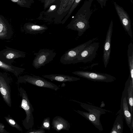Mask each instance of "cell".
Masks as SVG:
<instances>
[{
	"label": "cell",
	"mask_w": 133,
	"mask_h": 133,
	"mask_svg": "<svg viewBox=\"0 0 133 133\" xmlns=\"http://www.w3.org/2000/svg\"><path fill=\"white\" fill-rule=\"evenodd\" d=\"M92 2L85 1L75 15L67 25L68 29L78 32V35L81 36L90 27L89 20L91 14L90 7Z\"/></svg>",
	"instance_id": "1"
},
{
	"label": "cell",
	"mask_w": 133,
	"mask_h": 133,
	"mask_svg": "<svg viewBox=\"0 0 133 133\" xmlns=\"http://www.w3.org/2000/svg\"><path fill=\"white\" fill-rule=\"evenodd\" d=\"M77 102L83 108L88 112L78 110H74L90 121L99 131H102L103 129L100 121L101 116L105 114L108 111L92 105Z\"/></svg>",
	"instance_id": "2"
},
{
	"label": "cell",
	"mask_w": 133,
	"mask_h": 133,
	"mask_svg": "<svg viewBox=\"0 0 133 133\" xmlns=\"http://www.w3.org/2000/svg\"><path fill=\"white\" fill-rule=\"evenodd\" d=\"M18 90L19 96L21 98L19 107L24 110L26 115L22 124L26 129L29 130L32 128L34 124L32 114L34 109L29 100L26 91L21 87L18 88Z\"/></svg>",
	"instance_id": "3"
},
{
	"label": "cell",
	"mask_w": 133,
	"mask_h": 133,
	"mask_svg": "<svg viewBox=\"0 0 133 133\" xmlns=\"http://www.w3.org/2000/svg\"><path fill=\"white\" fill-rule=\"evenodd\" d=\"M131 79L129 75L128 78L125 82L121 97L120 109L122 112L124 119L127 125L129 128L131 133H133V117L130 111L128 102V89Z\"/></svg>",
	"instance_id": "4"
},
{
	"label": "cell",
	"mask_w": 133,
	"mask_h": 133,
	"mask_svg": "<svg viewBox=\"0 0 133 133\" xmlns=\"http://www.w3.org/2000/svg\"><path fill=\"white\" fill-rule=\"evenodd\" d=\"M17 82L18 83H28L37 86L50 89L56 91L60 89L55 84L43 78L35 75H26L19 76L18 77Z\"/></svg>",
	"instance_id": "5"
},
{
	"label": "cell",
	"mask_w": 133,
	"mask_h": 133,
	"mask_svg": "<svg viewBox=\"0 0 133 133\" xmlns=\"http://www.w3.org/2000/svg\"><path fill=\"white\" fill-rule=\"evenodd\" d=\"M72 73L80 77L95 82H111L116 79L115 77L105 73L83 71H75Z\"/></svg>",
	"instance_id": "6"
},
{
	"label": "cell",
	"mask_w": 133,
	"mask_h": 133,
	"mask_svg": "<svg viewBox=\"0 0 133 133\" xmlns=\"http://www.w3.org/2000/svg\"><path fill=\"white\" fill-rule=\"evenodd\" d=\"M56 54L53 50L40 49L38 52L34 53L36 56L33 61L32 65L36 69L40 68L52 61Z\"/></svg>",
	"instance_id": "7"
},
{
	"label": "cell",
	"mask_w": 133,
	"mask_h": 133,
	"mask_svg": "<svg viewBox=\"0 0 133 133\" xmlns=\"http://www.w3.org/2000/svg\"><path fill=\"white\" fill-rule=\"evenodd\" d=\"M11 78L5 72L0 71V93L6 104L11 106L10 84Z\"/></svg>",
	"instance_id": "8"
},
{
	"label": "cell",
	"mask_w": 133,
	"mask_h": 133,
	"mask_svg": "<svg viewBox=\"0 0 133 133\" xmlns=\"http://www.w3.org/2000/svg\"><path fill=\"white\" fill-rule=\"evenodd\" d=\"M95 39L90 40L87 42L66 52L61 57L60 62L64 64L76 63V57L79 54L86 46L92 43Z\"/></svg>",
	"instance_id": "9"
},
{
	"label": "cell",
	"mask_w": 133,
	"mask_h": 133,
	"mask_svg": "<svg viewBox=\"0 0 133 133\" xmlns=\"http://www.w3.org/2000/svg\"><path fill=\"white\" fill-rule=\"evenodd\" d=\"M99 46V42H95L86 46L77 56L75 63H86L92 60L96 56Z\"/></svg>",
	"instance_id": "10"
},
{
	"label": "cell",
	"mask_w": 133,
	"mask_h": 133,
	"mask_svg": "<svg viewBox=\"0 0 133 133\" xmlns=\"http://www.w3.org/2000/svg\"><path fill=\"white\" fill-rule=\"evenodd\" d=\"M5 48L0 51V60L11 65L16 58L25 57L26 53L5 46Z\"/></svg>",
	"instance_id": "11"
},
{
	"label": "cell",
	"mask_w": 133,
	"mask_h": 133,
	"mask_svg": "<svg viewBox=\"0 0 133 133\" xmlns=\"http://www.w3.org/2000/svg\"><path fill=\"white\" fill-rule=\"evenodd\" d=\"M115 8L122 24L125 30L131 38L132 37L131 20L127 13L123 8L114 2Z\"/></svg>",
	"instance_id": "12"
},
{
	"label": "cell",
	"mask_w": 133,
	"mask_h": 133,
	"mask_svg": "<svg viewBox=\"0 0 133 133\" xmlns=\"http://www.w3.org/2000/svg\"><path fill=\"white\" fill-rule=\"evenodd\" d=\"M113 27V22L112 20L107 32L104 46L103 60L104 66L105 68L107 66L110 58Z\"/></svg>",
	"instance_id": "13"
},
{
	"label": "cell",
	"mask_w": 133,
	"mask_h": 133,
	"mask_svg": "<svg viewBox=\"0 0 133 133\" xmlns=\"http://www.w3.org/2000/svg\"><path fill=\"white\" fill-rule=\"evenodd\" d=\"M13 34L12 30L8 23L0 15V39H10Z\"/></svg>",
	"instance_id": "14"
},
{
	"label": "cell",
	"mask_w": 133,
	"mask_h": 133,
	"mask_svg": "<svg viewBox=\"0 0 133 133\" xmlns=\"http://www.w3.org/2000/svg\"><path fill=\"white\" fill-rule=\"evenodd\" d=\"M51 125L52 128L57 132L62 130H69L70 124L69 122L60 116H57L52 119Z\"/></svg>",
	"instance_id": "15"
},
{
	"label": "cell",
	"mask_w": 133,
	"mask_h": 133,
	"mask_svg": "<svg viewBox=\"0 0 133 133\" xmlns=\"http://www.w3.org/2000/svg\"><path fill=\"white\" fill-rule=\"evenodd\" d=\"M42 76L44 78L50 79L51 81L62 82L75 81L80 80L79 78L62 74H51L44 75Z\"/></svg>",
	"instance_id": "16"
},
{
	"label": "cell",
	"mask_w": 133,
	"mask_h": 133,
	"mask_svg": "<svg viewBox=\"0 0 133 133\" xmlns=\"http://www.w3.org/2000/svg\"><path fill=\"white\" fill-rule=\"evenodd\" d=\"M24 28L26 33L33 34H42L48 29L47 27L45 25H37L31 23H26Z\"/></svg>",
	"instance_id": "17"
},
{
	"label": "cell",
	"mask_w": 133,
	"mask_h": 133,
	"mask_svg": "<svg viewBox=\"0 0 133 133\" xmlns=\"http://www.w3.org/2000/svg\"><path fill=\"white\" fill-rule=\"evenodd\" d=\"M116 117L110 133H122L123 128L124 118L121 110H119L116 114Z\"/></svg>",
	"instance_id": "18"
},
{
	"label": "cell",
	"mask_w": 133,
	"mask_h": 133,
	"mask_svg": "<svg viewBox=\"0 0 133 133\" xmlns=\"http://www.w3.org/2000/svg\"><path fill=\"white\" fill-rule=\"evenodd\" d=\"M0 68L7 72L13 73L16 77L23 72L25 70L24 68L18 67L12 65L8 64L0 60Z\"/></svg>",
	"instance_id": "19"
},
{
	"label": "cell",
	"mask_w": 133,
	"mask_h": 133,
	"mask_svg": "<svg viewBox=\"0 0 133 133\" xmlns=\"http://www.w3.org/2000/svg\"><path fill=\"white\" fill-rule=\"evenodd\" d=\"M127 55L129 75L133 85V44L130 42L128 46Z\"/></svg>",
	"instance_id": "20"
},
{
	"label": "cell",
	"mask_w": 133,
	"mask_h": 133,
	"mask_svg": "<svg viewBox=\"0 0 133 133\" xmlns=\"http://www.w3.org/2000/svg\"><path fill=\"white\" fill-rule=\"evenodd\" d=\"M128 102L129 107L130 111L133 116V85L131 81H130V84L128 89Z\"/></svg>",
	"instance_id": "21"
},
{
	"label": "cell",
	"mask_w": 133,
	"mask_h": 133,
	"mask_svg": "<svg viewBox=\"0 0 133 133\" xmlns=\"http://www.w3.org/2000/svg\"><path fill=\"white\" fill-rule=\"evenodd\" d=\"M7 123L11 127L15 128L19 131L22 132L23 130L20 126L11 117L10 115L4 117Z\"/></svg>",
	"instance_id": "22"
},
{
	"label": "cell",
	"mask_w": 133,
	"mask_h": 133,
	"mask_svg": "<svg viewBox=\"0 0 133 133\" xmlns=\"http://www.w3.org/2000/svg\"><path fill=\"white\" fill-rule=\"evenodd\" d=\"M81 0H75L68 11L67 15L65 16L64 19L61 22L62 24H63L65 23L67 19L70 16L71 14L79 4Z\"/></svg>",
	"instance_id": "23"
},
{
	"label": "cell",
	"mask_w": 133,
	"mask_h": 133,
	"mask_svg": "<svg viewBox=\"0 0 133 133\" xmlns=\"http://www.w3.org/2000/svg\"><path fill=\"white\" fill-rule=\"evenodd\" d=\"M69 0H61L59 8L57 11L58 15H60L64 12Z\"/></svg>",
	"instance_id": "24"
},
{
	"label": "cell",
	"mask_w": 133,
	"mask_h": 133,
	"mask_svg": "<svg viewBox=\"0 0 133 133\" xmlns=\"http://www.w3.org/2000/svg\"><path fill=\"white\" fill-rule=\"evenodd\" d=\"M50 118L47 117L44 119L40 128L49 130L50 129Z\"/></svg>",
	"instance_id": "25"
},
{
	"label": "cell",
	"mask_w": 133,
	"mask_h": 133,
	"mask_svg": "<svg viewBox=\"0 0 133 133\" xmlns=\"http://www.w3.org/2000/svg\"><path fill=\"white\" fill-rule=\"evenodd\" d=\"M94 0H88L90 2H92ZM99 3L101 7L102 8H103V7L106 6V3L107 1L108 0H96Z\"/></svg>",
	"instance_id": "26"
},
{
	"label": "cell",
	"mask_w": 133,
	"mask_h": 133,
	"mask_svg": "<svg viewBox=\"0 0 133 133\" xmlns=\"http://www.w3.org/2000/svg\"><path fill=\"white\" fill-rule=\"evenodd\" d=\"M28 133H44L45 130L42 129H39L37 130H31L26 132Z\"/></svg>",
	"instance_id": "27"
},
{
	"label": "cell",
	"mask_w": 133,
	"mask_h": 133,
	"mask_svg": "<svg viewBox=\"0 0 133 133\" xmlns=\"http://www.w3.org/2000/svg\"><path fill=\"white\" fill-rule=\"evenodd\" d=\"M75 1V0H69L67 5L65 9L64 12L66 11H68V12Z\"/></svg>",
	"instance_id": "28"
},
{
	"label": "cell",
	"mask_w": 133,
	"mask_h": 133,
	"mask_svg": "<svg viewBox=\"0 0 133 133\" xmlns=\"http://www.w3.org/2000/svg\"><path fill=\"white\" fill-rule=\"evenodd\" d=\"M5 126L4 124L0 122V133H8L9 132L5 129Z\"/></svg>",
	"instance_id": "29"
},
{
	"label": "cell",
	"mask_w": 133,
	"mask_h": 133,
	"mask_svg": "<svg viewBox=\"0 0 133 133\" xmlns=\"http://www.w3.org/2000/svg\"><path fill=\"white\" fill-rule=\"evenodd\" d=\"M56 8V6L55 5H52L50 7L49 9L48 10V12H50L53 11Z\"/></svg>",
	"instance_id": "30"
},
{
	"label": "cell",
	"mask_w": 133,
	"mask_h": 133,
	"mask_svg": "<svg viewBox=\"0 0 133 133\" xmlns=\"http://www.w3.org/2000/svg\"><path fill=\"white\" fill-rule=\"evenodd\" d=\"M56 0H51L50 2V4L53 3Z\"/></svg>",
	"instance_id": "31"
},
{
	"label": "cell",
	"mask_w": 133,
	"mask_h": 133,
	"mask_svg": "<svg viewBox=\"0 0 133 133\" xmlns=\"http://www.w3.org/2000/svg\"><path fill=\"white\" fill-rule=\"evenodd\" d=\"M13 2H17L18 1V0H11Z\"/></svg>",
	"instance_id": "32"
}]
</instances>
